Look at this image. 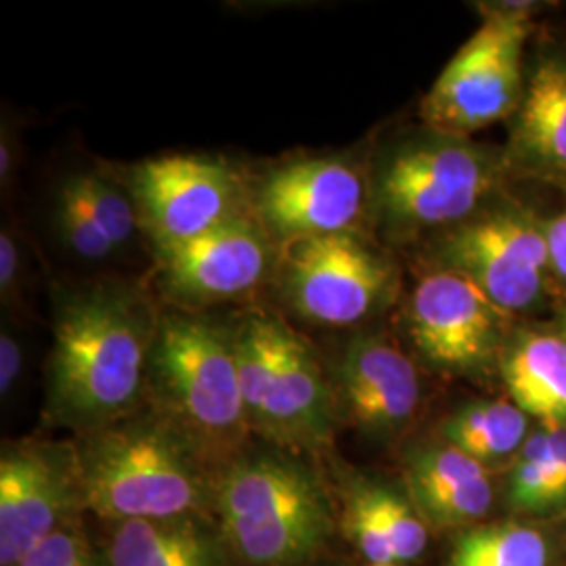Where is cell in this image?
<instances>
[{"instance_id":"4fadbf2b","label":"cell","mask_w":566,"mask_h":566,"mask_svg":"<svg viewBox=\"0 0 566 566\" xmlns=\"http://www.w3.org/2000/svg\"><path fill=\"white\" fill-rule=\"evenodd\" d=\"M81 500L76 458L44 447H13L0 460V565L21 558L67 525Z\"/></svg>"},{"instance_id":"f1b7e54d","label":"cell","mask_w":566,"mask_h":566,"mask_svg":"<svg viewBox=\"0 0 566 566\" xmlns=\"http://www.w3.org/2000/svg\"><path fill=\"white\" fill-rule=\"evenodd\" d=\"M546 229L554 277L566 290V203L558 214L547 219Z\"/></svg>"},{"instance_id":"f546056e","label":"cell","mask_w":566,"mask_h":566,"mask_svg":"<svg viewBox=\"0 0 566 566\" xmlns=\"http://www.w3.org/2000/svg\"><path fill=\"white\" fill-rule=\"evenodd\" d=\"M20 275V250L15 238L2 229L0 233V292L4 298L13 296Z\"/></svg>"},{"instance_id":"e0dca14e","label":"cell","mask_w":566,"mask_h":566,"mask_svg":"<svg viewBox=\"0 0 566 566\" xmlns=\"http://www.w3.org/2000/svg\"><path fill=\"white\" fill-rule=\"evenodd\" d=\"M405 485L420 516L437 526L474 525L493 506L486 465L447 443L409 451Z\"/></svg>"},{"instance_id":"44dd1931","label":"cell","mask_w":566,"mask_h":566,"mask_svg":"<svg viewBox=\"0 0 566 566\" xmlns=\"http://www.w3.org/2000/svg\"><path fill=\"white\" fill-rule=\"evenodd\" d=\"M447 446L483 465L514 460L531 437L528 416L512 401L464 405L441 426Z\"/></svg>"},{"instance_id":"7c38bea8","label":"cell","mask_w":566,"mask_h":566,"mask_svg":"<svg viewBox=\"0 0 566 566\" xmlns=\"http://www.w3.org/2000/svg\"><path fill=\"white\" fill-rule=\"evenodd\" d=\"M367 187L343 160H304L275 170L256 196L264 227L283 242L355 233L364 217Z\"/></svg>"},{"instance_id":"ba28073f","label":"cell","mask_w":566,"mask_h":566,"mask_svg":"<svg viewBox=\"0 0 566 566\" xmlns=\"http://www.w3.org/2000/svg\"><path fill=\"white\" fill-rule=\"evenodd\" d=\"M437 269L476 283L512 317L544 306L558 285L546 221L523 203L504 200L447 231L437 248Z\"/></svg>"},{"instance_id":"83f0119b","label":"cell","mask_w":566,"mask_h":566,"mask_svg":"<svg viewBox=\"0 0 566 566\" xmlns=\"http://www.w3.org/2000/svg\"><path fill=\"white\" fill-rule=\"evenodd\" d=\"M21 357L20 340L7 327L0 334V392L7 397L20 378Z\"/></svg>"},{"instance_id":"d4e9b609","label":"cell","mask_w":566,"mask_h":566,"mask_svg":"<svg viewBox=\"0 0 566 566\" xmlns=\"http://www.w3.org/2000/svg\"><path fill=\"white\" fill-rule=\"evenodd\" d=\"M346 531L355 546L359 547V552L369 560V565H397L385 526L376 516L374 507L369 506L359 485L353 489L348 500Z\"/></svg>"},{"instance_id":"52a82bcc","label":"cell","mask_w":566,"mask_h":566,"mask_svg":"<svg viewBox=\"0 0 566 566\" xmlns=\"http://www.w3.org/2000/svg\"><path fill=\"white\" fill-rule=\"evenodd\" d=\"M531 9L507 2L483 11V25L447 63L422 102L430 130L468 137L514 116L525 91Z\"/></svg>"},{"instance_id":"7a4b0ae2","label":"cell","mask_w":566,"mask_h":566,"mask_svg":"<svg viewBox=\"0 0 566 566\" xmlns=\"http://www.w3.org/2000/svg\"><path fill=\"white\" fill-rule=\"evenodd\" d=\"M214 504L224 542L252 566L308 563L334 533L324 483L292 455L235 460L217 483Z\"/></svg>"},{"instance_id":"d6a6232c","label":"cell","mask_w":566,"mask_h":566,"mask_svg":"<svg viewBox=\"0 0 566 566\" xmlns=\"http://www.w3.org/2000/svg\"><path fill=\"white\" fill-rule=\"evenodd\" d=\"M369 566H399V565H369Z\"/></svg>"},{"instance_id":"d6986e66","label":"cell","mask_w":566,"mask_h":566,"mask_svg":"<svg viewBox=\"0 0 566 566\" xmlns=\"http://www.w3.org/2000/svg\"><path fill=\"white\" fill-rule=\"evenodd\" d=\"M500 371L512 397L528 418L542 426H566V338L554 327L514 329L507 338Z\"/></svg>"},{"instance_id":"6da1fadb","label":"cell","mask_w":566,"mask_h":566,"mask_svg":"<svg viewBox=\"0 0 566 566\" xmlns=\"http://www.w3.org/2000/svg\"><path fill=\"white\" fill-rule=\"evenodd\" d=\"M158 325L126 290L95 287L63 304L49 365V407L67 424L99 430L139 401Z\"/></svg>"},{"instance_id":"ac0fdd59","label":"cell","mask_w":566,"mask_h":566,"mask_svg":"<svg viewBox=\"0 0 566 566\" xmlns=\"http://www.w3.org/2000/svg\"><path fill=\"white\" fill-rule=\"evenodd\" d=\"M57 227L76 256L97 263L133 240L137 212L116 185L97 175H76L61 187Z\"/></svg>"},{"instance_id":"9c48e42d","label":"cell","mask_w":566,"mask_h":566,"mask_svg":"<svg viewBox=\"0 0 566 566\" xmlns=\"http://www.w3.org/2000/svg\"><path fill=\"white\" fill-rule=\"evenodd\" d=\"M283 292L315 324L365 322L392 287V269L357 233L301 238L283 245Z\"/></svg>"},{"instance_id":"603a6c76","label":"cell","mask_w":566,"mask_h":566,"mask_svg":"<svg viewBox=\"0 0 566 566\" xmlns=\"http://www.w3.org/2000/svg\"><path fill=\"white\" fill-rule=\"evenodd\" d=\"M507 502L521 512H552V451L546 426L531 432L507 476Z\"/></svg>"},{"instance_id":"4dcf8cb0","label":"cell","mask_w":566,"mask_h":566,"mask_svg":"<svg viewBox=\"0 0 566 566\" xmlns=\"http://www.w3.org/2000/svg\"><path fill=\"white\" fill-rule=\"evenodd\" d=\"M13 164H15V158H13V151H11V143L2 137V143H0V179H2V185L11 179Z\"/></svg>"},{"instance_id":"7402d4cb","label":"cell","mask_w":566,"mask_h":566,"mask_svg":"<svg viewBox=\"0 0 566 566\" xmlns=\"http://www.w3.org/2000/svg\"><path fill=\"white\" fill-rule=\"evenodd\" d=\"M546 537L523 523L472 526L455 542L449 566H547Z\"/></svg>"},{"instance_id":"cb8c5ba5","label":"cell","mask_w":566,"mask_h":566,"mask_svg":"<svg viewBox=\"0 0 566 566\" xmlns=\"http://www.w3.org/2000/svg\"><path fill=\"white\" fill-rule=\"evenodd\" d=\"M369 506L385 526L386 535L395 552L397 565L416 560L428 544V531L416 506H411L399 493L382 485L361 483Z\"/></svg>"},{"instance_id":"4316f807","label":"cell","mask_w":566,"mask_h":566,"mask_svg":"<svg viewBox=\"0 0 566 566\" xmlns=\"http://www.w3.org/2000/svg\"><path fill=\"white\" fill-rule=\"evenodd\" d=\"M552 451V510L566 507V426H546Z\"/></svg>"},{"instance_id":"2e32d148","label":"cell","mask_w":566,"mask_h":566,"mask_svg":"<svg viewBox=\"0 0 566 566\" xmlns=\"http://www.w3.org/2000/svg\"><path fill=\"white\" fill-rule=\"evenodd\" d=\"M507 166L566 187V55H544L510 118Z\"/></svg>"},{"instance_id":"5bb4252c","label":"cell","mask_w":566,"mask_h":566,"mask_svg":"<svg viewBox=\"0 0 566 566\" xmlns=\"http://www.w3.org/2000/svg\"><path fill=\"white\" fill-rule=\"evenodd\" d=\"M164 290L181 303L235 298L263 282L269 243L259 224L238 217L193 242L160 252Z\"/></svg>"},{"instance_id":"277c9868","label":"cell","mask_w":566,"mask_h":566,"mask_svg":"<svg viewBox=\"0 0 566 566\" xmlns=\"http://www.w3.org/2000/svg\"><path fill=\"white\" fill-rule=\"evenodd\" d=\"M507 168L506 151L430 130L386 156L371 200L395 233L451 231L495 202Z\"/></svg>"},{"instance_id":"484cf974","label":"cell","mask_w":566,"mask_h":566,"mask_svg":"<svg viewBox=\"0 0 566 566\" xmlns=\"http://www.w3.org/2000/svg\"><path fill=\"white\" fill-rule=\"evenodd\" d=\"M18 566H93V558L81 528L67 523L32 547Z\"/></svg>"},{"instance_id":"30bf717a","label":"cell","mask_w":566,"mask_h":566,"mask_svg":"<svg viewBox=\"0 0 566 566\" xmlns=\"http://www.w3.org/2000/svg\"><path fill=\"white\" fill-rule=\"evenodd\" d=\"M407 329L416 350L437 369L481 374L500 365L514 317L464 275L434 269L411 292Z\"/></svg>"},{"instance_id":"ffe728a7","label":"cell","mask_w":566,"mask_h":566,"mask_svg":"<svg viewBox=\"0 0 566 566\" xmlns=\"http://www.w3.org/2000/svg\"><path fill=\"white\" fill-rule=\"evenodd\" d=\"M109 566H223L219 539L193 516L124 521L107 546Z\"/></svg>"},{"instance_id":"9a60e30c","label":"cell","mask_w":566,"mask_h":566,"mask_svg":"<svg viewBox=\"0 0 566 566\" xmlns=\"http://www.w3.org/2000/svg\"><path fill=\"white\" fill-rule=\"evenodd\" d=\"M338 386L350 420L378 439L403 432L422 403L416 365L382 334H364L348 344Z\"/></svg>"},{"instance_id":"3957f363","label":"cell","mask_w":566,"mask_h":566,"mask_svg":"<svg viewBox=\"0 0 566 566\" xmlns=\"http://www.w3.org/2000/svg\"><path fill=\"white\" fill-rule=\"evenodd\" d=\"M82 504L109 521L191 516L206 500L196 449L170 422L93 430L76 451Z\"/></svg>"},{"instance_id":"8fae6325","label":"cell","mask_w":566,"mask_h":566,"mask_svg":"<svg viewBox=\"0 0 566 566\" xmlns=\"http://www.w3.org/2000/svg\"><path fill=\"white\" fill-rule=\"evenodd\" d=\"M135 198L156 243L163 250L193 242L242 217V189L223 163L170 156L137 168Z\"/></svg>"},{"instance_id":"8992f818","label":"cell","mask_w":566,"mask_h":566,"mask_svg":"<svg viewBox=\"0 0 566 566\" xmlns=\"http://www.w3.org/2000/svg\"><path fill=\"white\" fill-rule=\"evenodd\" d=\"M250 428L287 449H319L334 434V397L303 338L273 315H252L235 332Z\"/></svg>"},{"instance_id":"1f68e13d","label":"cell","mask_w":566,"mask_h":566,"mask_svg":"<svg viewBox=\"0 0 566 566\" xmlns=\"http://www.w3.org/2000/svg\"><path fill=\"white\" fill-rule=\"evenodd\" d=\"M554 329L566 338V301L563 303V306L558 308V315H556V322H554Z\"/></svg>"},{"instance_id":"5b68a950","label":"cell","mask_w":566,"mask_h":566,"mask_svg":"<svg viewBox=\"0 0 566 566\" xmlns=\"http://www.w3.org/2000/svg\"><path fill=\"white\" fill-rule=\"evenodd\" d=\"M149 378L164 409L191 446L227 449L250 430L235 332L200 317L170 315L158 325Z\"/></svg>"}]
</instances>
